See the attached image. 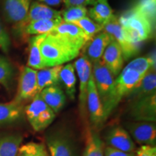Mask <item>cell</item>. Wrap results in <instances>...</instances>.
Returning <instances> with one entry per match:
<instances>
[{
  "instance_id": "obj_4",
  "label": "cell",
  "mask_w": 156,
  "mask_h": 156,
  "mask_svg": "<svg viewBox=\"0 0 156 156\" xmlns=\"http://www.w3.org/2000/svg\"><path fill=\"white\" fill-rule=\"evenodd\" d=\"M25 115L36 132H41L54 122L56 114L38 93L24 108Z\"/></svg>"
},
{
  "instance_id": "obj_33",
  "label": "cell",
  "mask_w": 156,
  "mask_h": 156,
  "mask_svg": "<svg viewBox=\"0 0 156 156\" xmlns=\"http://www.w3.org/2000/svg\"><path fill=\"white\" fill-rule=\"evenodd\" d=\"M73 24L79 27L90 39L103 30V26L98 24L88 17H83L80 20L76 21Z\"/></svg>"
},
{
  "instance_id": "obj_27",
  "label": "cell",
  "mask_w": 156,
  "mask_h": 156,
  "mask_svg": "<svg viewBox=\"0 0 156 156\" xmlns=\"http://www.w3.org/2000/svg\"><path fill=\"white\" fill-rule=\"evenodd\" d=\"M104 145L95 130L87 127L85 134V147L83 156H103Z\"/></svg>"
},
{
  "instance_id": "obj_3",
  "label": "cell",
  "mask_w": 156,
  "mask_h": 156,
  "mask_svg": "<svg viewBox=\"0 0 156 156\" xmlns=\"http://www.w3.org/2000/svg\"><path fill=\"white\" fill-rule=\"evenodd\" d=\"M118 20L126 38L132 44H141L153 38L155 29L144 15L134 9L124 12Z\"/></svg>"
},
{
  "instance_id": "obj_12",
  "label": "cell",
  "mask_w": 156,
  "mask_h": 156,
  "mask_svg": "<svg viewBox=\"0 0 156 156\" xmlns=\"http://www.w3.org/2000/svg\"><path fill=\"white\" fill-rule=\"evenodd\" d=\"M125 127L136 143L142 145H155L156 126L154 122H126Z\"/></svg>"
},
{
  "instance_id": "obj_18",
  "label": "cell",
  "mask_w": 156,
  "mask_h": 156,
  "mask_svg": "<svg viewBox=\"0 0 156 156\" xmlns=\"http://www.w3.org/2000/svg\"><path fill=\"white\" fill-rule=\"evenodd\" d=\"M102 61L114 77H117L123 69L124 59L122 48L115 40L108 45L102 56Z\"/></svg>"
},
{
  "instance_id": "obj_31",
  "label": "cell",
  "mask_w": 156,
  "mask_h": 156,
  "mask_svg": "<svg viewBox=\"0 0 156 156\" xmlns=\"http://www.w3.org/2000/svg\"><path fill=\"white\" fill-rule=\"evenodd\" d=\"M17 156H49V154L45 144L31 141L20 145Z\"/></svg>"
},
{
  "instance_id": "obj_34",
  "label": "cell",
  "mask_w": 156,
  "mask_h": 156,
  "mask_svg": "<svg viewBox=\"0 0 156 156\" xmlns=\"http://www.w3.org/2000/svg\"><path fill=\"white\" fill-rule=\"evenodd\" d=\"M10 38L3 25L0 23V49L4 53L8 54L10 48Z\"/></svg>"
},
{
  "instance_id": "obj_29",
  "label": "cell",
  "mask_w": 156,
  "mask_h": 156,
  "mask_svg": "<svg viewBox=\"0 0 156 156\" xmlns=\"http://www.w3.org/2000/svg\"><path fill=\"white\" fill-rule=\"evenodd\" d=\"M130 8L144 15L155 29L156 0H134Z\"/></svg>"
},
{
  "instance_id": "obj_13",
  "label": "cell",
  "mask_w": 156,
  "mask_h": 156,
  "mask_svg": "<svg viewBox=\"0 0 156 156\" xmlns=\"http://www.w3.org/2000/svg\"><path fill=\"white\" fill-rule=\"evenodd\" d=\"M60 17H62L60 11L54 9L44 4L34 2L30 4V8L25 18L22 22L15 25V29L17 32L20 33L26 25L31 23L43 20L58 19Z\"/></svg>"
},
{
  "instance_id": "obj_16",
  "label": "cell",
  "mask_w": 156,
  "mask_h": 156,
  "mask_svg": "<svg viewBox=\"0 0 156 156\" xmlns=\"http://www.w3.org/2000/svg\"><path fill=\"white\" fill-rule=\"evenodd\" d=\"M113 39L104 31H101L90 38L82 48L83 49V55L88 58L91 63L99 61L102 58L103 54L108 45Z\"/></svg>"
},
{
  "instance_id": "obj_15",
  "label": "cell",
  "mask_w": 156,
  "mask_h": 156,
  "mask_svg": "<svg viewBox=\"0 0 156 156\" xmlns=\"http://www.w3.org/2000/svg\"><path fill=\"white\" fill-rule=\"evenodd\" d=\"M51 33L62 37L80 50H82L90 40L86 34L79 27L73 23H65L63 20Z\"/></svg>"
},
{
  "instance_id": "obj_9",
  "label": "cell",
  "mask_w": 156,
  "mask_h": 156,
  "mask_svg": "<svg viewBox=\"0 0 156 156\" xmlns=\"http://www.w3.org/2000/svg\"><path fill=\"white\" fill-rule=\"evenodd\" d=\"M37 70L28 67H23L19 77L18 87L15 99L12 101L20 103L32 100L38 94L37 85Z\"/></svg>"
},
{
  "instance_id": "obj_2",
  "label": "cell",
  "mask_w": 156,
  "mask_h": 156,
  "mask_svg": "<svg viewBox=\"0 0 156 156\" xmlns=\"http://www.w3.org/2000/svg\"><path fill=\"white\" fill-rule=\"evenodd\" d=\"M145 74L134 69L129 64L122 70L116 79H114L108 99L103 106L106 121L122 99L127 98L137 87Z\"/></svg>"
},
{
  "instance_id": "obj_17",
  "label": "cell",
  "mask_w": 156,
  "mask_h": 156,
  "mask_svg": "<svg viewBox=\"0 0 156 156\" xmlns=\"http://www.w3.org/2000/svg\"><path fill=\"white\" fill-rule=\"evenodd\" d=\"M30 4V0H2L6 20L15 25L22 22L28 14Z\"/></svg>"
},
{
  "instance_id": "obj_22",
  "label": "cell",
  "mask_w": 156,
  "mask_h": 156,
  "mask_svg": "<svg viewBox=\"0 0 156 156\" xmlns=\"http://www.w3.org/2000/svg\"><path fill=\"white\" fill-rule=\"evenodd\" d=\"M47 34L34 36L29 38V54L27 67L35 70L45 68L41 51V45Z\"/></svg>"
},
{
  "instance_id": "obj_35",
  "label": "cell",
  "mask_w": 156,
  "mask_h": 156,
  "mask_svg": "<svg viewBox=\"0 0 156 156\" xmlns=\"http://www.w3.org/2000/svg\"><path fill=\"white\" fill-rule=\"evenodd\" d=\"M135 156H156L155 145H142L135 152Z\"/></svg>"
},
{
  "instance_id": "obj_19",
  "label": "cell",
  "mask_w": 156,
  "mask_h": 156,
  "mask_svg": "<svg viewBox=\"0 0 156 156\" xmlns=\"http://www.w3.org/2000/svg\"><path fill=\"white\" fill-rule=\"evenodd\" d=\"M39 94L43 101L55 114L59 112L65 105V93L62 90L59 85H51L46 87L42 90Z\"/></svg>"
},
{
  "instance_id": "obj_25",
  "label": "cell",
  "mask_w": 156,
  "mask_h": 156,
  "mask_svg": "<svg viewBox=\"0 0 156 156\" xmlns=\"http://www.w3.org/2000/svg\"><path fill=\"white\" fill-rule=\"evenodd\" d=\"M63 65L45 67L37 71V85L38 93L46 87L60 85L59 73Z\"/></svg>"
},
{
  "instance_id": "obj_11",
  "label": "cell",
  "mask_w": 156,
  "mask_h": 156,
  "mask_svg": "<svg viewBox=\"0 0 156 156\" xmlns=\"http://www.w3.org/2000/svg\"><path fill=\"white\" fill-rule=\"evenodd\" d=\"M129 115L136 122H155L156 93L130 102Z\"/></svg>"
},
{
  "instance_id": "obj_26",
  "label": "cell",
  "mask_w": 156,
  "mask_h": 156,
  "mask_svg": "<svg viewBox=\"0 0 156 156\" xmlns=\"http://www.w3.org/2000/svg\"><path fill=\"white\" fill-rule=\"evenodd\" d=\"M23 142V136L19 133L0 134V156H17Z\"/></svg>"
},
{
  "instance_id": "obj_37",
  "label": "cell",
  "mask_w": 156,
  "mask_h": 156,
  "mask_svg": "<svg viewBox=\"0 0 156 156\" xmlns=\"http://www.w3.org/2000/svg\"><path fill=\"white\" fill-rule=\"evenodd\" d=\"M96 0H63V2L66 7L72 6H84L87 7L88 5H92Z\"/></svg>"
},
{
  "instance_id": "obj_10",
  "label": "cell",
  "mask_w": 156,
  "mask_h": 156,
  "mask_svg": "<svg viewBox=\"0 0 156 156\" xmlns=\"http://www.w3.org/2000/svg\"><path fill=\"white\" fill-rule=\"evenodd\" d=\"M87 112L89 115L92 129H98L106 122L103 104L98 93L97 89L91 74L88 83L87 95Z\"/></svg>"
},
{
  "instance_id": "obj_14",
  "label": "cell",
  "mask_w": 156,
  "mask_h": 156,
  "mask_svg": "<svg viewBox=\"0 0 156 156\" xmlns=\"http://www.w3.org/2000/svg\"><path fill=\"white\" fill-rule=\"evenodd\" d=\"M105 140L108 147L119 151L133 153L135 151V144L129 132L121 126H113L108 130Z\"/></svg>"
},
{
  "instance_id": "obj_36",
  "label": "cell",
  "mask_w": 156,
  "mask_h": 156,
  "mask_svg": "<svg viewBox=\"0 0 156 156\" xmlns=\"http://www.w3.org/2000/svg\"><path fill=\"white\" fill-rule=\"evenodd\" d=\"M103 156H135V152L127 153V152H124L107 146L104 148Z\"/></svg>"
},
{
  "instance_id": "obj_24",
  "label": "cell",
  "mask_w": 156,
  "mask_h": 156,
  "mask_svg": "<svg viewBox=\"0 0 156 156\" xmlns=\"http://www.w3.org/2000/svg\"><path fill=\"white\" fill-rule=\"evenodd\" d=\"M62 21V18L43 20L31 23L25 27L20 34L25 36H38V35L48 34L56 28Z\"/></svg>"
},
{
  "instance_id": "obj_21",
  "label": "cell",
  "mask_w": 156,
  "mask_h": 156,
  "mask_svg": "<svg viewBox=\"0 0 156 156\" xmlns=\"http://www.w3.org/2000/svg\"><path fill=\"white\" fill-rule=\"evenodd\" d=\"M24 115V108L20 103L14 101L0 103V126L9 125L20 122Z\"/></svg>"
},
{
  "instance_id": "obj_20",
  "label": "cell",
  "mask_w": 156,
  "mask_h": 156,
  "mask_svg": "<svg viewBox=\"0 0 156 156\" xmlns=\"http://www.w3.org/2000/svg\"><path fill=\"white\" fill-rule=\"evenodd\" d=\"M156 93V73L155 69H151L142 77L137 87L127 97L131 101L138 100Z\"/></svg>"
},
{
  "instance_id": "obj_32",
  "label": "cell",
  "mask_w": 156,
  "mask_h": 156,
  "mask_svg": "<svg viewBox=\"0 0 156 156\" xmlns=\"http://www.w3.org/2000/svg\"><path fill=\"white\" fill-rule=\"evenodd\" d=\"M87 7L84 6H72L66 7L64 10L61 12V16L64 22L74 23L87 17Z\"/></svg>"
},
{
  "instance_id": "obj_28",
  "label": "cell",
  "mask_w": 156,
  "mask_h": 156,
  "mask_svg": "<svg viewBox=\"0 0 156 156\" xmlns=\"http://www.w3.org/2000/svg\"><path fill=\"white\" fill-rule=\"evenodd\" d=\"M75 69L73 64L69 63L63 66L59 73V83L63 85L65 93L72 101L75 100L76 93Z\"/></svg>"
},
{
  "instance_id": "obj_23",
  "label": "cell",
  "mask_w": 156,
  "mask_h": 156,
  "mask_svg": "<svg viewBox=\"0 0 156 156\" xmlns=\"http://www.w3.org/2000/svg\"><path fill=\"white\" fill-rule=\"evenodd\" d=\"M91 6L87 12L90 18L102 26L115 16L108 0H96Z\"/></svg>"
},
{
  "instance_id": "obj_6",
  "label": "cell",
  "mask_w": 156,
  "mask_h": 156,
  "mask_svg": "<svg viewBox=\"0 0 156 156\" xmlns=\"http://www.w3.org/2000/svg\"><path fill=\"white\" fill-rule=\"evenodd\" d=\"M80 80L79 111L80 116L85 122L87 119V95L88 83L92 74V63L85 55H82L73 64Z\"/></svg>"
},
{
  "instance_id": "obj_38",
  "label": "cell",
  "mask_w": 156,
  "mask_h": 156,
  "mask_svg": "<svg viewBox=\"0 0 156 156\" xmlns=\"http://www.w3.org/2000/svg\"><path fill=\"white\" fill-rule=\"evenodd\" d=\"M62 0H36L38 2L44 4L48 6H52V7H58L60 5Z\"/></svg>"
},
{
  "instance_id": "obj_30",
  "label": "cell",
  "mask_w": 156,
  "mask_h": 156,
  "mask_svg": "<svg viewBox=\"0 0 156 156\" xmlns=\"http://www.w3.org/2000/svg\"><path fill=\"white\" fill-rule=\"evenodd\" d=\"M14 67L5 56L0 55V85L7 91L10 90L14 79Z\"/></svg>"
},
{
  "instance_id": "obj_5",
  "label": "cell",
  "mask_w": 156,
  "mask_h": 156,
  "mask_svg": "<svg viewBox=\"0 0 156 156\" xmlns=\"http://www.w3.org/2000/svg\"><path fill=\"white\" fill-rule=\"evenodd\" d=\"M49 156H77L73 138L67 130L58 129L46 136Z\"/></svg>"
},
{
  "instance_id": "obj_7",
  "label": "cell",
  "mask_w": 156,
  "mask_h": 156,
  "mask_svg": "<svg viewBox=\"0 0 156 156\" xmlns=\"http://www.w3.org/2000/svg\"><path fill=\"white\" fill-rule=\"evenodd\" d=\"M103 30L108 34L113 40L116 41L119 45L122 48L124 61L129 60L139 54L141 48V44H132L129 41L116 15H115L111 20L103 25Z\"/></svg>"
},
{
  "instance_id": "obj_8",
  "label": "cell",
  "mask_w": 156,
  "mask_h": 156,
  "mask_svg": "<svg viewBox=\"0 0 156 156\" xmlns=\"http://www.w3.org/2000/svg\"><path fill=\"white\" fill-rule=\"evenodd\" d=\"M92 75L103 107L111 93L114 82V76L105 65L102 59L92 64Z\"/></svg>"
},
{
  "instance_id": "obj_1",
  "label": "cell",
  "mask_w": 156,
  "mask_h": 156,
  "mask_svg": "<svg viewBox=\"0 0 156 156\" xmlns=\"http://www.w3.org/2000/svg\"><path fill=\"white\" fill-rule=\"evenodd\" d=\"M45 67L62 65L77 57L80 50L58 35L49 33L41 45Z\"/></svg>"
}]
</instances>
